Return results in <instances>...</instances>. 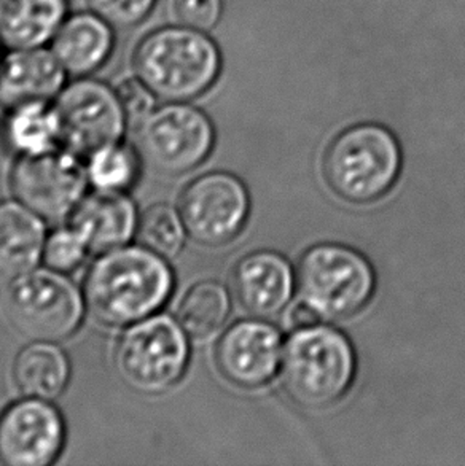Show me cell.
Masks as SVG:
<instances>
[{
	"instance_id": "1",
	"label": "cell",
	"mask_w": 465,
	"mask_h": 466,
	"mask_svg": "<svg viewBox=\"0 0 465 466\" xmlns=\"http://www.w3.org/2000/svg\"><path fill=\"white\" fill-rule=\"evenodd\" d=\"M174 274L147 247L121 246L102 253L85 279V301L108 327H126L157 314L170 299Z\"/></svg>"
},
{
	"instance_id": "2",
	"label": "cell",
	"mask_w": 465,
	"mask_h": 466,
	"mask_svg": "<svg viewBox=\"0 0 465 466\" xmlns=\"http://www.w3.org/2000/svg\"><path fill=\"white\" fill-rule=\"evenodd\" d=\"M132 67L158 101L190 102L219 78L222 55L206 32L183 25H164L139 42Z\"/></svg>"
},
{
	"instance_id": "3",
	"label": "cell",
	"mask_w": 465,
	"mask_h": 466,
	"mask_svg": "<svg viewBox=\"0 0 465 466\" xmlns=\"http://www.w3.org/2000/svg\"><path fill=\"white\" fill-rule=\"evenodd\" d=\"M281 366L283 384L292 401L306 410H324L351 390L357 355L340 329L315 325L290 336Z\"/></svg>"
},
{
	"instance_id": "4",
	"label": "cell",
	"mask_w": 465,
	"mask_h": 466,
	"mask_svg": "<svg viewBox=\"0 0 465 466\" xmlns=\"http://www.w3.org/2000/svg\"><path fill=\"white\" fill-rule=\"evenodd\" d=\"M402 164L396 136L377 123H362L330 142L324 157V178L343 201L371 204L396 185Z\"/></svg>"
},
{
	"instance_id": "5",
	"label": "cell",
	"mask_w": 465,
	"mask_h": 466,
	"mask_svg": "<svg viewBox=\"0 0 465 466\" xmlns=\"http://www.w3.org/2000/svg\"><path fill=\"white\" fill-rule=\"evenodd\" d=\"M296 284L305 301L326 320L358 314L377 290V276L362 253L343 244H317L303 253Z\"/></svg>"
},
{
	"instance_id": "6",
	"label": "cell",
	"mask_w": 465,
	"mask_h": 466,
	"mask_svg": "<svg viewBox=\"0 0 465 466\" xmlns=\"http://www.w3.org/2000/svg\"><path fill=\"white\" fill-rule=\"evenodd\" d=\"M190 359L187 331L168 315H150L121 334L115 365L134 390L157 395L181 380Z\"/></svg>"
},
{
	"instance_id": "7",
	"label": "cell",
	"mask_w": 465,
	"mask_h": 466,
	"mask_svg": "<svg viewBox=\"0 0 465 466\" xmlns=\"http://www.w3.org/2000/svg\"><path fill=\"white\" fill-rule=\"evenodd\" d=\"M85 303L76 284L50 268L15 278L6 293V310L13 325L36 340L53 342L76 333Z\"/></svg>"
},
{
	"instance_id": "8",
	"label": "cell",
	"mask_w": 465,
	"mask_h": 466,
	"mask_svg": "<svg viewBox=\"0 0 465 466\" xmlns=\"http://www.w3.org/2000/svg\"><path fill=\"white\" fill-rule=\"evenodd\" d=\"M140 157L170 176L195 169L214 148L215 129L202 110L189 102H164L136 125Z\"/></svg>"
},
{
	"instance_id": "9",
	"label": "cell",
	"mask_w": 465,
	"mask_h": 466,
	"mask_svg": "<svg viewBox=\"0 0 465 466\" xmlns=\"http://www.w3.org/2000/svg\"><path fill=\"white\" fill-rule=\"evenodd\" d=\"M61 144L76 155L89 157L123 137L128 118L117 88L93 76L67 83L55 99Z\"/></svg>"
},
{
	"instance_id": "10",
	"label": "cell",
	"mask_w": 465,
	"mask_h": 466,
	"mask_svg": "<svg viewBox=\"0 0 465 466\" xmlns=\"http://www.w3.org/2000/svg\"><path fill=\"white\" fill-rule=\"evenodd\" d=\"M70 150L55 148L19 157L12 170L13 195L48 221H61L82 202L88 172Z\"/></svg>"
},
{
	"instance_id": "11",
	"label": "cell",
	"mask_w": 465,
	"mask_h": 466,
	"mask_svg": "<svg viewBox=\"0 0 465 466\" xmlns=\"http://www.w3.org/2000/svg\"><path fill=\"white\" fill-rule=\"evenodd\" d=\"M251 198L244 183L228 172H211L190 183L181 215L191 239L219 247L234 239L249 218Z\"/></svg>"
},
{
	"instance_id": "12",
	"label": "cell",
	"mask_w": 465,
	"mask_h": 466,
	"mask_svg": "<svg viewBox=\"0 0 465 466\" xmlns=\"http://www.w3.org/2000/svg\"><path fill=\"white\" fill-rule=\"evenodd\" d=\"M63 417L40 398L10 404L0 416V461L8 466L50 465L64 444Z\"/></svg>"
},
{
	"instance_id": "13",
	"label": "cell",
	"mask_w": 465,
	"mask_h": 466,
	"mask_svg": "<svg viewBox=\"0 0 465 466\" xmlns=\"http://www.w3.org/2000/svg\"><path fill=\"white\" fill-rule=\"evenodd\" d=\"M283 334L260 319L236 321L215 347V363L222 376L245 390L268 384L283 365Z\"/></svg>"
},
{
	"instance_id": "14",
	"label": "cell",
	"mask_w": 465,
	"mask_h": 466,
	"mask_svg": "<svg viewBox=\"0 0 465 466\" xmlns=\"http://www.w3.org/2000/svg\"><path fill=\"white\" fill-rule=\"evenodd\" d=\"M67 76L51 48L8 50L0 66V106L53 102L67 85Z\"/></svg>"
},
{
	"instance_id": "15",
	"label": "cell",
	"mask_w": 465,
	"mask_h": 466,
	"mask_svg": "<svg viewBox=\"0 0 465 466\" xmlns=\"http://www.w3.org/2000/svg\"><path fill=\"white\" fill-rule=\"evenodd\" d=\"M295 274L281 253L258 250L239 259L232 271V290L247 312L273 317L289 304Z\"/></svg>"
},
{
	"instance_id": "16",
	"label": "cell",
	"mask_w": 465,
	"mask_h": 466,
	"mask_svg": "<svg viewBox=\"0 0 465 466\" xmlns=\"http://www.w3.org/2000/svg\"><path fill=\"white\" fill-rule=\"evenodd\" d=\"M115 27L95 12L69 15L51 40V51L67 76H91L102 69L115 50Z\"/></svg>"
},
{
	"instance_id": "17",
	"label": "cell",
	"mask_w": 465,
	"mask_h": 466,
	"mask_svg": "<svg viewBox=\"0 0 465 466\" xmlns=\"http://www.w3.org/2000/svg\"><path fill=\"white\" fill-rule=\"evenodd\" d=\"M134 202L119 191H101L83 198L72 214V228L91 252L104 253L126 246L138 229Z\"/></svg>"
},
{
	"instance_id": "18",
	"label": "cell",
	"mask_w": 465,
	"mask_h": 466,
	"mask_svg": "<svg viewBox=\"0 0 465 466\" xmlns=\"http://www.w3.org/2000/svg\"><path fill=\"white\" fill-rule=\"evenodd\" d=\"M42 217L19 201L0 202V274L18 278L44 258Z\"/></svg>"
},
{
	"instance_id": "19",
	"label": "cell",
	"mask_w": 465,
	"mask_h": 466,
	"mask_svg": "<svg viewBox=\"0 0 465 466\" xmlns=\"http://www.w3.org/2000/svg\"><path fill=\"white\" fill-rule=\"evenodd\" d=\"M69 16V0H0V40L8 50L46 46Z\"/></svg>"
},
{
	"instance_id": "20",
	"label": "cell",
	"mask_w": 465,
	"mask_h": 466,
	"mask_svg": "<svg viewBox=\"0 0 465 466\" xmlns=\"http://www.w3.org/2000/svg\"><path fill=\"white\" fill-rule=\"evenodd\" d=\"M5 146L19 157L42 155L61 144V127L53 102H27L6 108L2 125Z\"/></svg>"
},
{
	"instance_id": "21",
	"label": "cell",
	"mask_w": 465,
	"mask_h": 466,
	"mask_svg": "<svg viewBox=\"0 0 465 466\" xmlns=\"http://www.w3.org/2000/svg\"><path fill=\"white\" fill-rule=\"evenodd\" d=\"M69 376V360L50 340L25 347L15 361V380L26 397L55 400L63 393Z\"/></svg>"
},
{
	"instance_id": "22",
	"label": "cell",
	"mask_w": 465,
	"mask_h": 466,
	"mask_svg": "<svg viewBox=\"0 0 465 466\" xmlns=\"http://www.w3.org/2000/svg\"><path fill=\"white\" fill-rule=\"evenodd\" d=\"M230 310L232 299L227 287L215 280H202L183 295L177 319L189 336L206 339L225 325Z\"/></svg>"
},
{
	"instance_id": "23",
	"label": "cell",
	"mask_w": 465,
	"mask_h": 466,
	"mask_svg": "<svg viewBox=\"0 0 465 466\" xmlns=\"http://www.w3.org/2000/svg\"><path fill=\"white\" fill-rule=\"evenodd\" d=\"M87 172L96 188L123 193L138 180V153L119 142L102 147L89 155Z\"/></svg>"
},
{
	"instance_id": "24",
	"label": "cell",
	"mask_w": 465,
	"mask_h": 466,
	"mask_svg": "<svg viewBox=\"0 0 465 466\" xmlns=\"http://www.w3.org/2000/svg\"><path fill=\"white\" fill-rule=\"evenodd\" d=\"M185 233L182 215L168 204L147 208L138 223L139 242L164 258H172L182 250Z\"/></svg>"
},
{
	"instance_id": "25",
	"label": "cell",
	"mask_w": 465,
	"mask_h": 466,
	"mask_svg": "<svg viewBox=\"0 0 465 466\" xmlns=\"http://www.w3.org/2000/svg\"><path fill=\"white\" fill-rule=\"evenodd\" d=\"M88 252L87 242L76 228H59L46 238L44 261L50 269L70 272L82 265Z\"/></svg>"
},
{
	"instance_id": "26",
	"label": "cell",
	"mask_w": 465,
	"mask_h": 466,
	"mask_svg": "<svg viewBox=\"0 0 465 466\" xmlns=\"http://www.w3.org/2000/svg\"><path fill=\"white\" fill-rule=\"evenodd\" d=\"M158 0H87L89 10L106 19L115 29L142 25L155 10Z\"/></svg>"
},
{
	"instance_id": "27",
	"label": "cell",
	"mask_w": 465,
	"mask_h": 466,
	"mask_svg": "<svg viewBox=\"0 0 465 466\" xmlns=\"http://www.w3.org/2000/svg\"><path fill=\"white\" fill-rule=\"evenodd\" d=\"M172 12L179 25L208 32L219 23L223 13L222 0H174Z\"/></svg>"
},
{
	"instance_id": "28",
	"label": "cell",
	"mask_w": 465,
	"mask_h": 466,
	"mask_svg": "<svg viewBox=\"0 0 465 466\" xmlns=\"http://www.w3.org/2000/svg\"><path fill=\"white\" fill-rule=\"evenodd\" d=\"M117 93H119L121 106L125 108L128 123H131L134 127L157 107V96L153 95L136 76L119 83Z\"/></svg>"
},
{
	"instance_id": "29",
	"label": "cell",
	"mask_w": 465,
	"mask_h": 466,
	"mask_svg": "<svg viewBox=\"0 0 465 466\" xmlns=\"http://www.w3.org/2000/svg\"><path fill=\"white\" fill-rule=\"evenodd\" d=\"M322 320L321 314L305 299H300L298 303L292 306L289 310V323L295 329H302V328L315 327L319 325Z\"/></svg>"
},
{
	"instance_id": "30",
	"label": "cell",
	"mask_w": 465,
	"mask_h": 466,
	"mask_svg": "<svg viewBox=\"0 0 465 466\" xmlns=\"http://www.w3.org/2000/svg\"><path fill=\"white\" fill-rule=\"evenodd\" d=\"M5 45H4V42L0 40V66H2V61H4V56H5Z\"/></svg>"
}]
</instances>
